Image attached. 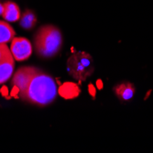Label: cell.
I'll return each instance as SVG.
<instances>
[{"mask_svg": "<svg viewBox=\"0 0 153 153\" xmlns=\"http://www.w3.org/2000/svg\"><path fill=\"white\" fill-rule=\"evenodd\" d=\"M57 94L58 89L54 78L40 72L31 80L27 89L19 97L24 101L42 106L52 103Z\"/></svg>", "mask_w": 153, "mask_h": 153, "instance_id": "cell-1", "label": "cell"}, {"mask_svg": "<svg viewBox=\"0 0 153 153\" xmlns=\"http://www.w3.org/2000/svg\"><path fill=\"white\" fill-rule=\"evenodd\" d=\"M34 49L40 57L51 58L56 56L62 46L61 30L53 25L40 27L34 35Z\"/></svg>", "mask_w": 153, "mask_h": 153, "instance_id": "cell-2", "label": "cell"}, {"mask_svg": "<svg viewBox=\"0 0 153 153\" xmlns=\"http://www.w3.org/2000/svg\"><path fill=\"white\" fill-rule=\"evenodd\" d=\"M67 72L74 79L83 82L94 71L92 56L85 51H77L72 54L67 61Z\"/></svg>", "mask_w": 153, "mask_h": 153, "instance_id": "cell-3", "label": "cell"}, {"mask_svg": "<svg viewBox=\"0 0 153 153\" xmlns=\"http://www.w3.org/2000/svg\"><path fill=\"white\" fill-rule=\"evenodd\" d=\"M40 72V69L33 66L21 67L14 74L11 81V85L19 90V94H22L29 87L31 80Z\"/></svg>", "mask_w": 153, "mask_h": 153, "instance_id": "cell-4", "label": "cell"}, {"mask_svg": "<svg viewBox=\"0 0 153 153\" xmlns=\"http://www.w3.org/2000/svg\"><path fill=\"white\" fill-rule=\"evenodd\" d=\"M10 51L16 61H25L30 57L32 53V45L30 41L25 38H14L11 40Z\"/></svg>", "mask_w": 153, "mask_h": 153, "instance_id": "cell-5", "label": "cell"}, {"mask_svg": "<svg viewBox=\"0 0 153 153\" xmlns=\"http://www.w3.org/2000/svg\"><path fill=\"white\" fill-rule=\"evenodd\" d=\"M136 89L133 83L128 82H124L118 83L114 87V93L122 101H128L133 98Z\"/></svg>", "mask_w": 153, "mask_h": 153, "instance_id": "cell-6", "label": "cell"}, {"mask_svg": "<svg viewBox=\"0 0 153 153\" xmlns=\"http://www.w3.org/2000/svg\"><path fill=\"white\" fill-rule=\"evenodd\" d=\"M21 16L19 6L14 2H7L3 4L2 17L7 22H15L19 20Z\"/></svg>", "mask_w": 153, "mask_h": 153, "instance_id": "cell-7", "label": "cell"}, {"mask_svg": "<svg viewBox=\"0 0 153 153\" xmlns=\"http://www.w3.org/2000/svg\"><path fill=\"white\" fill-rule=\"evenodd\" d=\"M58 93L62 97H63L64 99L69 100V99L76 98V97L80 94L81 90L76 83L67 82H64L63 85H62L59 87Z\"/></svg>", "mask_w": 153, "mask_h": 153, "instance_id": "cell-8", "label": "cell"}, {"mask_svg": "<svg viewBox=\"0 0 153 153\" xmlns=\"http://www.w3.org/2000/svg\"><path fill=\"white\" fill-rule=\"evenodd\" d=\"M14 71V57L0 62V85L7 82Z\"/></svg>", "mask_w": 153, "mask_h": 153, "instance_id": "cell-9", "label": "cell"}, {"mask_svg": "<svg viewBox=\"0 0 153 153\" xmlns=\"http://www.w3.org/2000/svg\"><path fill=\"white\" fill-rule=\"evenodd\" d=\"M15 30L7 22L0 20V43H7L15 38Z\"/></svg>", "mask_w": 153, "mask_h": 153, "instance_id": "cell-10", "label": "cell"}, {"mask_svg": "<svg viewBox=\"0 0 153 153\" xmlns=\"http://www.w3.org/2000/svg\"><path fill=\"white\" fill-rule=\"evenodd\" d=\"M37 22V18L31 10H25L19 19V24L25 30H31Z\"/></svg>", "mask_w": 153, "mask_h": 153, "instance_id": "cell-11", "label": "cell"}, {"mask_svg": "<svg viewBox=\"0 0 153 153\" xmlns=\"http://www.w3.org/2000/svg\"><path fill=\"white\" fill-rule=\"evenodd\" d=\"M12 57V53L7 43H0V62Z\"/></svg>", "mask_w": 153, "mask_h": 153, "instance_id": "cell-12", "label": "cell"}, {"mask_svg": "<svg viewBox=\"0 0 153 153\" xmlns=\"http://www.w3.org/2000/svg\"><path fill=\"white\" fill-rule=\"evenodd\" d=\"M2 12H3V4L0 3V15H2Z\"/></svg>", "mask_w": 153, "mask_h": 153, "instance_id": "cell-13", "label": "cell"}]
</instances>
